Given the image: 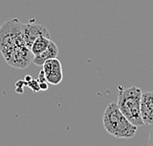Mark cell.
Segmentation results:
<instances>
[{
    "instance_id": "obj_1",
    "label": "cell",
    "mask_w": 153,
    "mask_h": 146,
    "mask_svg": "<svg viewBox=\"0 0 153 146\" xmlns=\"http://www.w3.org/2000/svg\"><path fill=\"white\" fill-rule=\"evenodd\" d=\"M103 128L116 138H133L137 133V126L133 125L119 109L117 103H109L102 117Z\"/></svg>"
},
{
    "instance_id": "obj_2",
    "label": "cell",
    "mask_w": 153,
    "mask_h": 146,
    "mask_svg": "<svg viewBox=\"0 0 153 146\" xmlns=\"http://www.w3.org/2000/svg\"><path fill=\"white\" fill-rule=\"evenodd\" d=\"M24 46H27L24 37V24L17 18L5 21L0 27V52L2 56L4 57Z\"/></svg>"
},
{
    "instance_id": "obj_3",
    "label": "cell",
    "mask_w": 153,
    "mask_h": 146,
    "mask_svg": "<svg viewBox=\"0 0 153 146\" xmlns=\"http://www.w3.org/2000/svg\"><path fill=\"white\" fill-rule=\"evenodd\" d=\"M141 89L137 87L122 89L118 93L117 105L123 115L137 126H143L144 123L140 116Z\"/></svg>"
},
{
    "instance_id": "obj_4",
    "label": "cell",
    "mask_w": 153,
    "mask_h": 146,
    "mask_svg": "<svg viewBox=\"0 0 153 146\" xmlns=\"http://www.w3.org/2000/svg\"><path fill=\"white\" fill-rule=\"evenodd\" d=\"M42 70L49 84L57 85L62 81L63 74L62 69V63L57 58L47 60L42 65Z\"/></svg>"
},
{
    "instance_id": "obj_5",
    "label": "cell",
    "mask_w": 153,
    "mask_h": 146,
    "mask_svg": "<svg viewBox=\"0 0 153 146\" xmlns=\"http://www.w3.org/2000/svg\"><path fill=\"white\" fill-rule=\"evenodd\" d=\"M39 35H45L50 37V32L46 27L42 25L35 24L33 22H29L27 24H24V37L27 45L30 48L33 41Z\"/></svg>"
},
{
    "instance_id": "obj_6",
    "label": "cell",
    "mask_w": 153,
    "mask_h": 146,
    "mask_svg": "<svg viewBox=\"0 0 153 146\" xmlns=\"http://www.w3.org/2000/svg\"><path fill=\"white\" fill-rule=\"evenodd\" d=\"M140 116L144 126H153V92L144 91L141 93Z\"/></svg>"
},
{
    "instance_id": "obj_7",
    "label": "cell",
    "mask_w": 153,
    "mask_h": 146,
    "mask_svg": "<svg viewBox=\"0 0 153 146\" xmlns=\"http://www.w3.org/2000/svg\"><path fill=\"white\" fill-rule=\"evenodd\" d=\"M59 55V48L57 46L54 41H50L49 46L47 47V49L45 51H43L42 53H40L38 55H35L33 57L32 63L35 64L36 66H41L45 63L47 60L52 59V58H57Z\"/></svg>"
},
{
    "instance_id": "obj_8",
    "label": "cell",
    "mask_w": 153,
    "mask_h": 146,
    "mask_svg": "<svg viewBox=\"0 0 153 146\" xmlns=\"http://www.w3.org/2000/svg\"><path fill=\"white\" fill-rule=\"evenodd\" d=\"M50 37H47L45 35H39L37 38L33 41L32 45L30 47V50L32 52L33 56L38 55L40 53H42L43 51H45L47 49V47L50 44Z\"/></svg>"
},
{
    "instance_id": "obj_9",
    "label": "cell",
    "mask_w": 153,
    "mask_h": 146,
    "mask_svg": "<svg viewBox=\"0 0 153 146\" xmlns=\"http://www.w3.org/2000/svg\"><path fill=\"white\" fill-rule=\"evenodd\" d=\"M25 85H27V87L30 88L33 92H38V91H40V87H39V81H38V80H33V78H31L30 81H27V84H25Z\"/></svg>"
},
{
    "instance_id": "obj_10",
    "label": "cell",
    "mask_w": 153,
    "mask_h": 146,
    "mask_svg": "<svg viewBox=\"0 0 153 146\" xmlns=\"http://www.w3.org/2000/svg\"><path fill=\"white\" fill-rule=\"evenodd\" d=\"M147 145H148V146H153V126H152V128H151L150 132H149Z\"/></svg>"
}]
</instances>
